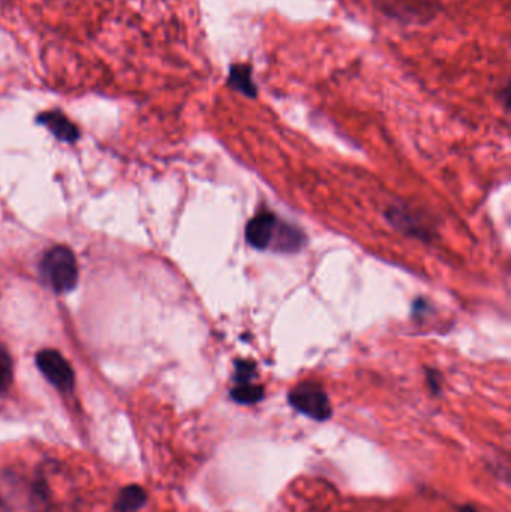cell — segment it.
<instances>
[{
    "instance_id": "cell-1",
    "label": "cell",
    "mask_w": 511,
    "mask_h": 512,
    "mask_svg": "<svg viewBox=\"0 0 511 512\" xmlns=\"http://www.w3.org/2000/svg\"><path fill=\"white\" fill-rule=\"evenodd\" d=\"M0 501L8 512H54L50 490L38 477L9 474L0 486Z\"/></svg>"
},
{
    "instance_id": "cell-2",
    "label": "cell",
    "mask_w": 511,
    "mask_h": 512,
    "mask_svg": "<svg viewBox=\"0 0 511 512\" xmlns=\"http://www.w3.org/2000/svg\"><path fill=\"white\" fill-rule=\"evenodd\" d=\"M44 282L56 294H66L77 286L78 262L68 246L57 245L48 249L39 262Z\"/></svg>"
},
{
    "instance_id": "cell-3",
    "label": "cell",
    "mask_w": 511,
    "mask_h": 512,
    "mask_svg": "<svg viewBox=\"0 0 511 512\" xmlns=\"http://www.w3.org/2000/svg\"><path fill=\"white\" fill-rule=\"evenodd\" d=\"M288 403L300 414L320 423L329 420L333 414L329 396L317 382L306 381L296 385L288 393Z\"/></svg>"
},
{
    "instance_id": "cell-4",
    "label": "cell",
    "mask_w": 511,
    "mask_h": 512,
    "mask_svg": "<svg viewBox=\"0 0 511 512\" xmlns=\"http://www.w3.org/2000/svg\"><path fill=\"white\" fill-rule=\"evenodd\" d=\"M36 366L44 378L62 393H69L74 388V370L68 360L56 349H42L38 352Z\"/></svg>"
},
{
    "instance_id": "cell-5",
    "label": "cell",
    "mask_w": 511,
    "mask_h": 512,
    "mask_svg": "<svg viewBox=\"0 0 511 512\" xmlns=\"http://www.w3.org/2000/svg\"><path fill=\"white\" fill-rule=\"evenodd\" d=\"M278 225L279 219L273 213L266 212V210L258 213L246 225V242L251 248L258 249V251L272 248L273 237H275Z\"/></svg>"
},
{
    "instance_id": "cell-6",
    "label": "cell",
    "mask_w": 511,
    "mask_h": 512,
    "mask_svg": "<svg viewBox=\"0 0 511 512\" xmlns=\"http://www.w3.org/2000/svg\"><path fill=\"white\" fill-rule=\"evenodd\" d=\"M39 125L45 126L57 140L63 143H74L80 137L77 126L60 111H47L38 117Z\"/></svg>"
},
{
    "instance_id": "cell-7",
    "label": "cell",
    "mask_w": 511,
    "mask_h": 512,
    "mask_svg": "<svg viewBox=\"0 0 511 512\" xmlns=\"http://www.w3.org/2000/svg\"><path fill=\"white\" fill-rule=\"evenodd\" d=\"M227 86L236 90V92L242 93L246 98H257L258 89L254 80H252V68L248 63L231 65Z\"/></svg>"
},
{
    "instance_id": "cell-8",
    "label": "cell",
    "mask_w": 511,
    "mask_h": 512,
    "mask_svg": "<svg viewBox=\"0 0 511 512\" xmlns=\"http://www.w3.org/2000/svg\"><path fill=\"white\" fill-rule=\"evenodd\" d=\"M147 498L149 496L143 487L138 484H129L117 493L114 510L116 512H138L146 507Z\"/></svg>"
},
{
    "instance_id": "cell-9",
    "label": "cell",
    "mask_w": 511,
    "mask_h": 512,
    "mask_svg": "<svg viewBox=\"0 0 511 512\" xmlns=\"http://www.w3.org/2000/svg\"><path fill=\"white\" fill-rule=\"evenodd\" d=\"M231 399L239 405H255L260 403L266 396L263 385L254 384H239L234 385L230 390Z\"/></svg>"
},
{
    "instance_id": "cell-10",
    "label": "cell",
    "mask_w": 511,
    "mask_h": 512,
    "mask_svg": "<svg viewBox=\"0 0 511 512\" xmlns=\"http://www.w3.org/2000/svg\"><path fill=\"white\" fill-rule=\"evenodd\" d=\"M257 378V364L254 361L239 360L234 363V382L239 384H251Z\"/></svg>"
},
{
    "instance_id": "cell-11",
    "label": "cell",
    "mask_w": 511,
    "mask_h": 512,
    "mask_svg": "<svg viewBox=\"0 0 511 512\" xmlns=\"http://www.w3.org/2000/svg\"><path fill=\"white\" fill-rule=\"evenodd\" d=\"M12 376H14V372H12L11 355L0 343V394L5 393L11 387Z\"/></svg>"
},
{
    "instance_id": "cell-12",
    "label": "cell",
    "mask_w": 511,
    "mask_h": 512,
    "mask_svg": "<svg viewBox=\"0 0 511 512\" xmlns=\"http://www.w3.org/2000/svg\"><path fill=\"white\" fill-rule=\"evenodd\" d=\"M428 384L429 388L432 390V393L440 394V376H438V373L434 372V370H428Z\"/></svg>"
},
{
    "instance_id": "cell-13",
    "label": "cell",
    "mask_w": 511,
    "mask_h": 512,
    "mask_svg": "<svg viewBox=\"0 0 511 512\" xmlns=\"http://www.w3.org/2000/svg\"><path fill=\"white\" fill-rule=\"evenodd\" d=\"M459 512H479L476 510V508L473 507V505H464V507L459 508Z\"/></svg>"
}]
</instances>
